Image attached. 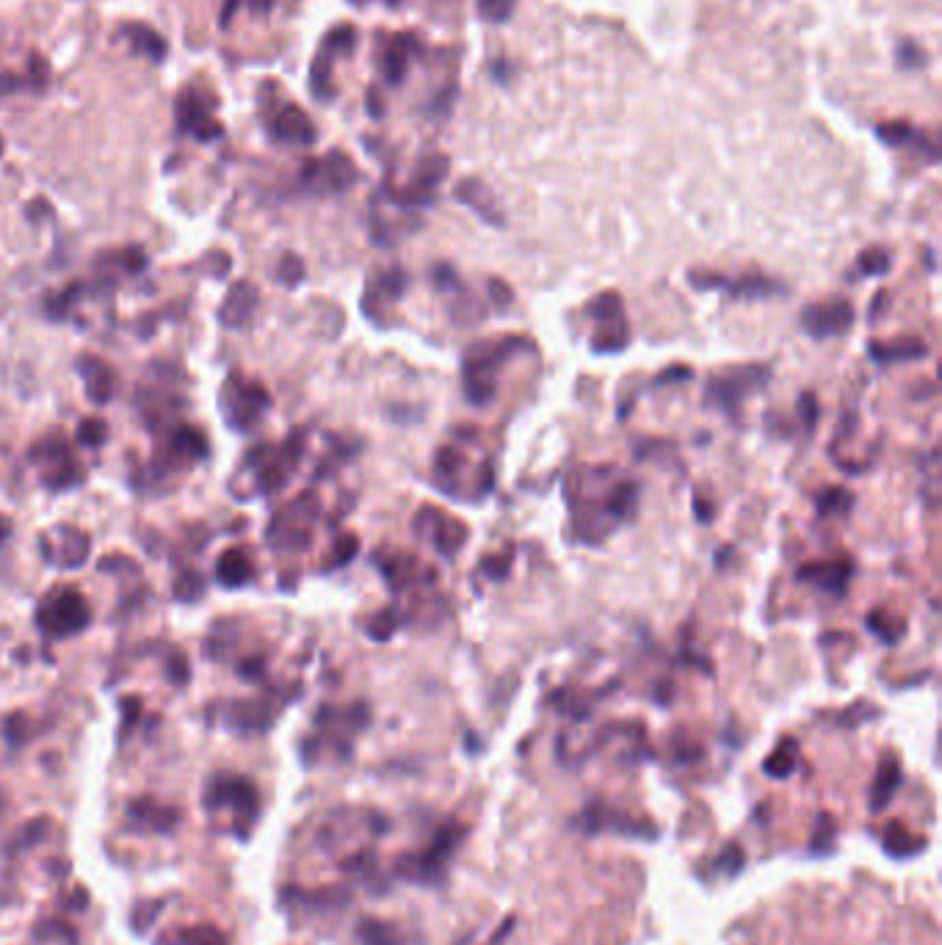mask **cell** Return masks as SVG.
I'll use <instances>...</instances> for the list:
<instances>
[{"label": "cell", "mask_w": 942, "mask_h": 945, "mask_svg": "<svg viewBox=\"0 0 942 945\" xmlns=\"http://www.w3.org/2000/svg\"><path fill=\"white\" fill-rule=\"evenodd\" d=\"M89 537L75 525H56L53 531L42 534V553L50 564L64 570H78L89 559Z\"/></svg>", "instance_id": "4fadbf2b"}, {"label": "cell", "mask_w": 942, "mask_h": 945, "mask_svg": "<svg viewBox=\"0 0 942 945\" xmlns=\"http://www.w3.org/2000/svg\"><path fill=\"white\" fill-rule=\"evenodd\" d=\"M357 183V166L346 152L332 150L324 158L307 161L302 169V186L310 194H340Z\"/></svg>", "instance_id": "ba28073f"}, {"label": "cell", "mask_w": 942, "mask_h": 945, "mask_svg": "<svg viewBox=\"0 0 942 945\" xmlns=\"http://www.w3.org/2000/svg\"><path fill=\"white\" fill-rule=\"evenodd\" d=\"M851 506H854L851 495L846 490H840V487L824 490L818 495V512L824 514V517H829V514H838V517L840 514H849Z\"/></svg>", "instance_id": "f1b7e54d"}, {"label": "cell", "mask_w": 942, "mask_h": 945, "mask_svg": "<svg viewBox=\"0 0 942 945\" xmlns=\"http://www.w3.org/2000/svg\"><path fill=\"white\" fill-rule=\"evenodd\" d=\"M9 534H12V523H9V517L0 514V542L9 537Z\"/></svg>", "instance_id": "bcb514c9"}, {"label": "cell", "mask_w": 942, "mask_h": 945, "mask_svg": "<svg viewBox=\"0 0 942 945\" xmlns=\"http://www.w3.org/2000/svg\"><path fill=\"white\" fill-rule=\"evenodd\" d=\"M868 354H871L879 365H893V362L920 360V357L929 354V349H926V343H920L918 338L871 340V343H868Z\"/></svg>", "instance_id": "ffe728a7"}, {"label": "cell", "mask_w": 942, "mask_h": 945, "mask_svg": "<svg viewBox=\"0 0 942 945\" xmlns=\"http://www.w3.org/2000/svg\"><path fill=\"white\" fill-rule=\"evenodd\" d=\"M302 277H304V269H302V263H299V257H293V255L285 257V260H282V269H280V280L285 282V285H296Z\"/></svg>", "instance_id": "ab89813d"}, {"label": "cell", "mask_w": 942, "mask_h": 945, "mask_svg": "<svg viewBox=\"0 0 942 945\" xmlns=\"http://www.w3.org/2000/svg\"><path fill=\"white\" fill-rule=\"evenodd\" d=\"M271 722H274V711L268 708L266 702L238 700L224 705V724H227V730H233L238 735L266 733Z\"/></svg>", "instance_id": "9a60e30c"}, {"label": "cell", "mask_w": 942, "mask_h": 945, "mask_svg": "<svg viewBox=\"0 0 942 945\" xmlns=\"http://www.w3.org/2000/svg\"><path fill=\"white\" fill-rule=\"evenodd\" d=\"M898 780H901V771H898V766L893 763V760H887L882 774H879V785L873 788V807H884V802L890 799V794H893V788L898 785Z\"/></svg>", "instance_id": "f546056e"}, {"label": "cell", "mask_w": 942, "mask_h": 945, "mask_svg": "<svg viewBox=\"0 0 942 945\" xmlns=\"http://www.w3.org/2000/svg\"><path fill=\"white\" fill-rule=\"evenodd\" d=\"M0 152H3V139H0Z\"/></svg>", "instance_id": "7dc6e473"}, {"label": "cell", "mask_w": 942, "mask_h": 945, "mask_svg": "<svg viewBox=\"0 0 942 945\" xmlns=\"http://www.w3.org/2000/svg\"><path fill=\"white\" fill-rule=\"evenodd\" d=\"M47 829H50V821H47V818L39 816V818H34V821H28L25 827H20L17 832H14V840L9 849H12V852L34 849L36 843H42V840H45Z\"/></svg>", "instance_id": "4316f807"}, {"label": "cell", "mask_w": 942, "mask_h": 945, "mask_svg": "<svg viewBox=\"0 0 942 945\" xmlns=\"http://www.w3.org/2000/svg\"><path fill=\"white\" fill-rule=\"evenodd\" d=\"M456 199H462L465 205L481 213L489 224H501L503 216L498 205H495V199L489 194V188L484 183H478V180H462L459 186H456Z\"/></svg>", "instance_id": "603a6c76"}, {"label": "cell", "mask_w": 942, "mask_h": 945, "mask_svg": "<svg viewBox=\"0 0 942 945\" xmlns=\"http://www.w3.org/2000/svg\"><path fill=\"white\" fill-rule=\"evenodd\" d=\"M396 628H398V614L393 611V608H384V611H379V614L371 619L368 633H371L376 642H387V639L396 633Z\"/></svg>", "instance_id": "1f68e13d"}, {"label": "cell", "mask_w": 942, "mask_h": 945, "mask_svg": "<svg viewBox=\"0 0 942 945\" xmlns=\"http://www.w3.org/2000/svg\"><path fill=\"white\" fill-rule=\"evenodd\" d=\"M268 133L271 139L291 147H310L318 139L313 119L304 114L299 105H282L280 111H274L268 119Z\"/></svg>", "instance_id": "5bb4252c"}, {"label": "cell", "mask_w": 942, "mask_h": 945, "mask_svg": "<svg viewBox=\"0 0 942 945\" xmlns=\"http://www.w3.org/2000/svg\"><path fill=\"white\" fill-rule=\"evenodd\" d=\"M768 376L771 371L766 365H738V368L716 371L708 379V404L724 412H735L746 396L766 387Z\"/></svg>", "instance_id": "8992f818"}, {"label": "cell", "mask_w": 942, "mask_h": 945, "mask_svg": "<svg viewBox=\"0 0 942 945\" xmlns=\"http://www.w3.org/2000/svg\"><path fill=\"white\" fill-rule=\"evenodd\" d=\"M158 910H161V904H150V910H144V912L136 910V912H133V929H139V932H144V929L150 926L152 918L158 915Z\"/></svg>", "instance_id": "60d3db41"}, {"label": "cell", "mask_w": 942, "mask_h": 945, "mask_svg": "<svg viewBox=\"0 0 942 945\" xmlns=\"http://www.w3.org/2000/svg\"><path fill=\"white\" fill-rule=\"evenodd\" d=\"M31 462L39 467L42 479L50 490H70L83 481V467L75 459L72 448L61 437L50 434L31 448Z\"/></svg>", "instance_id": "52a82bcc"}, {"label": "cell", "mask_w": 942, "mask_h": 945, "mask_svg": "<svg viewBox=\"0 0 942 945\" xmlns=\"http://www.w3.org/2000/svg\"><path fill=\"white\" fill-rule=\"evenodd\" d=\"M589 315L597 321V332H594L592 343L594 351L611 354V351H622L628 346L630 327L617 293H603L600 299H594L589 304Z\"/></svg>", "instance_id": "9c48e42d"}, {"label": "cell", "mask_w": 942, "mask_h": 945, "mask_svg": "<svg viewBox=\"0 0 942 945\" xmlns=\"http://www.w3.org/2000/svg\"><path fill=\"white\" fill-rule=\"evenodd\" d=\"M523 338H492L489 343L473 346L465 354V393L467 398L484 407L495 396V371L503 360H509L514 351L523 349Z\"/></svg>", "instance_id": "6da1fadb"}, {"label": "cell", "mask_w": 942, "mask_h": 945, "mask_svg": "<svg viewBox=\"0 0 942 945\" xmlns=\"http://www.w3.org/2000/svg\"><path fill=\"white\" fill-rule=\"evenodd\" d=\"M802 329L813 340L824 338H840L846 335L854 324V307L846 299H835V302H821V304H807L799 318Z\"/></svg>", "instance_id": "7c38bea8"}, {"label": "cell", "mask_w": 942, "mask_h": 945, "mask_svg": "<svg viewBox=\"0 0 942 945\" xmlns=\"http://www.w3.org/2000/svg\"><path fill=\"white\" fill-rule=\"evenodd\" d=\"M175 595L180 597V600H186V603H194V600L205 595V578H202L199 572H183V575L177 578Z\"/></svg>", "instance_id": "836d02e7"}, {"label": "cell", "mask_w": 942, "mask_h": 945, "mask_svg": "<svg viewBox=\"0 0 942 945\" xmlns=\"http://www.w3.org/2000/svg\"><path fill=\"white\" fill-rule=\"evenodd\" d=\"M854 567L851 564H840V561H818V564H807L799 570V581H810L818 589H824L826 595H843Z\"/></svg>", "instance_id": "2e32d148"}, {"label": "cell", "mask_w": 942, "mask_h": 945, "mask_svg": "<svg viewBox=\"0 0 942 945\" xmlns=\"http://www.w3.org/2000/svg\"><path fill=\"white\" fill-rule=\"evenodd\" d=\"M876 133H879V139H882L884 144H890V147L907 144V141L915 136V130H912L909 122H884V125L876 128Z\"/></svg>", "instance_id": "d590c367"}, {"label": "cell", "mask_w": 942, "mask_h": 945, "mask_svg": "<svg viewBox=\"0 0 942 945\" xmlns=\"http://www.w3.org/2000/svg\"><path fill=\"white\" fill-rule=\"evenodd\" d=\"M125 36L130 39V45H133L136 53L147 56V59L155 61V64L166 59V42H163V36L158 34L155 28H150V25H125Z\"/></svg>", "instance_id": "cb8c5ba5"}, {"label": "cell", "mask_w": 942, "mask_h": 945, "mask_svg": "<svg viewBox=\"0 0 942 945\" xmlns=\"http://www.w3.org/2000/svg\"><path fill=\"white\" fill-rule=\"evenodd\" d=\"M78 374L83 376V382H86V393H89V398H92L94 404H105L108 398L114 396V382H117V374H114V371H111L103 360L83 354L81 360H78Z\"/></svg>", "instance_id": "d6986e66"}, {"label": "cell", "mask_w": 942, "mask_h": 945, "mask_svg": "<svg viewBox=\"0 0 942 945\" xmlns=\"http://www.w3.org/2000/svg\"><path fill=\"white\" fill-rule=\"evenodd\" d=\"M357 937L362 945H407V940L382 921H373V918H362L357 926Z\"/></svg>", "instance_id": "484cf974"}, {"label": "cell", "mask_w": 942, "mask_h": 945, "mask_svg": "<svg viewBox=\"0 0 942 945\" xmlns=\"http://www.w3.org/2000/svg\"><path fill=\"white\" fill-rule=\"evenodd\" d=\"M36 622L50 639H67L81 633L92 622V608L78 589L61 586L42 597V603L36 608Z\"/></svg>", "instance_id": "3957f363"}, {"label": "cell", "mask_w": 942, "mask_h": 945, "mask_svg": "<svg viewBox=\"0 0 942 945\" xmlns=\"http://www.w3.org/2000/svg\"><path fill=\"white\" fill-rule=\"evenodd\" d=\"M318 512H321V503L313 492H304L296 501L282 506L266 528L268 545L274 550H304L313 539V525Z\"/></svg>", "instance_id": "5b68a950"}, {"label": "cell", "mask_w": 942, "mask_h": 945, "mask_svg": "<svg viewBox=\"0 0 942 945\" xmlns=\"http://www.w3.org/2000/svg\"><path fill=\"white\" fill-rule=\"evenodd\" d=\"M221 418L233 432H249L266 418L271 407V396L263 385L249 382L244 376L233 374L221 385Z\"/></svg>", "instance_id": "277c9868"}, {"label": "cell", "mask_w": 942, "mask_h": 945, "mask_svg": "<svg viewBox=\"0 0 942 945\" xmlns=\"http://www.w3.org/2000/svg\"><path fill=\"white\" fill-rule=\"evenodd\" d=\"M274 6V0H249V9L255 14H268Z\"/></svg>", "instance_id": "ee69618b"}, {"label": "cell", "mask_w": 942, "mask_h": 945, "mask_svg": "<svg viewBox=\"0 0 942 945\" xmlns=\"http://www.w3.org/2000/svg\"><path fill=\"white\" fill-rule=\"evenodd\" d=\"M793 758H796V749L793 744H782L766 763L768 774H774V777H785V774H791L793 769Z\"/></svg>", "instance_id": "8d00e7d4"}, {"label": "cell", "mask_w": 942, "mask_h": 945, "mask_svg": "<svg viewBox=\"0 0 942 945\" xmlns=\"http://www.w3.org/2000/svg\"><path fill=\"white\" fill-rule=\"evenodd\" d=\"M177 943L180 945H227L224 934L213 926V923H197V926H188L177 934Z\"/></svg>", "instance_id": "83f0119b"}, {"label": "cell", "mask_w": 942, "mask_h": 945, "mask_svg": "<svg viewBox=\"0 0 942 945\" xmlns=\"http://www.w3.org/2000/svg\"><path fill=\"white\" fill-rule=\"evenodd\" d=\"M429 537H431V545L440 550L442 556H454L456 550H462V545H465L467 528L462 523L451 520L448 514L434 512Z\"/></svg>", "instance_id": "44dd1931"}, {"label": "cell", "mask_w": 942, "mask_h": 945, "mask_svg": "<svg viewBox=\"0 0 942 945\" xmlns=\"http://www.w3.org/2000/svg\"><path fill=\"white\" fill-rule=\"evenodd\" d=\"M177 128L205 144L224 136V125L213 117V103H208L197 89H188L177 97Z\"/></svg>", "instance_id": "8fae6325"}, {"label": "cell", "mask_w": 942, "mask_h": 945, "mask_svg": "<svg viewBox=\"0 0 942 945\" xmlns=\"http://www.w3.org/2000/svg\"><path fill=\"white\" fill-rule=\"evenodd\" d=\"M128 818L133 827L144 829V832H169V829H175L180 813L175 807L158 805L155 799H136V802H130Z\"/></svg>", "instance_id": "e0dca14e"}, {"label": "cell", "mask_w": 942, "mask_h": 945, "mask_svg": "<svg viewBox=\"0 0 942 945\" xmlns=\"http://www.w3.org/2000/svg\"><path fill=\"white\" fill-rule=\"evenodd\" d=\"M216 575H219L221 586H244L246 581H252L255 567L252 559L246 556L241 548H230L221 553L219 564H216Z\"/></svg>", "instance_id": "7402d4cb"}, {"label": "cell", "mask_w": 942, "mask_h": 945, "mask_svg": "<svg viewBox=\"0 0 942 945\" xmlns=\"http://www.w3.org/2000/svg\"><path fill=\"white\" fill-rule=\"evenodd\" d=\"M105 437H108V429H105V420L100 418H86L78 429V440L83 445H92V448L103 445Z\"/></svg>", "instance_id": "74e56055"}, {"label": "cell", "mask_w": 942, "mask_h": 945, "mask_svg": "<svg viewBox=\"0 0 942 945\" xmlns=\"http://www.w3.org/2000/svg\"><path fill=\"white\" fill-rule=\"evenodd\" d=\"M409 39H412V36H396V39L387 45V50H384L382 70H384L387 83H393V86H398V83L407 78Z\"/></svg>", "instance_id": "d4e9b609"}, {"label": "cell", "mask_w": 942, "mask_h": 945, "mask_svg": "<svg viewBox=\"0 0 942 945\" xmlns=\"http://www.w3.org/2000/svg\"><path fill=\"white\" fill-rule=\"evenodd\" d=\"M517 0H478V14L487 23H506L514 12Z\"/></svg>", "instance_id": "d6a6232c"}, {"label": "cell", "mask_w": 942, "mask_h": 945, "mask_svg": "<svg viewBox=\"0 0 942 945\" xmlns=\"http://www.w3.org/2000/svg\"><path fill=\"white\" fill-rule=\"evenodd\" d=\"M205 805L210 810L230 807L235 813V829L241 838L249 835V829L260 816V794H257L255 782L249 777H241V774H230V771H221L216 777H210L208 788H205Z\"/></svg>", "instance_id": "7a4b0ae2"}, {"label": "cell", "mask_w": 942, "mask_h": 945, "mask_svg": "<svg viewBox=\"0 0 942 945\" xmlns=\"http://www.w3.org/2000/svg\"><path fill=\"white\" fill-rule=\"evenodd\" d=\"M238 3H241V0H227V6L221 9V25H230L235 9H238Z\"/></svg>", "instance_id": "7bdbcfd3"}, {"label": "cell", "mask_w": 942, "mask_h": 945, "mask_svg": "<svg viewBox=\"0 0 942 945\" xmlns=\"http://www.w3.org/2000/svg\"><path fill=\"white\" fill-rule=\"evenodd\" d=\"M368 103H371L373 117H382V100L376 97V92H368Z\"/></svg>", "instance_id": "f6af8a7d"}, {"label": "cell", "mask_w": 942, "mask_h": 945, "mask_svg": "<svg viewBox=\"0 0 942 945\" xmlns=\"http://www.w3.org/2000/svg\"><path fill=\"white\" fill-rule=\"evenodd\" d=\"M802 415H804V420H807V426L813 429V426H815V398L807 396V393L802 396Z\"/></svg>", "instance_id": "b9f144b4"}, {"label": "cell", "mask_w": 942, "mask_h": 945, "mask_svg": "<svg viewBox=\"0 0 942 945\" xmlns=\"http://www.w3.org/2000/svg\"><path fill=\"white\" fill-rule=\"evenodd\" d=\"M354 42H357V31H354L351 25H338L335 31L326 34L324 50L326 53H332V56H340V53H351V50H354Z\"/></svg>", "instance_id": "4dcf8cb0"}, {"label": "cell", "mask_w": 942, "mask_h": 945, "mask_svg": "<svg viewBox=\"0 0 942 945\" xmlns=\"http://www.w3.org/2000/svg\"><path fill=\"white\" fill-rule=\"evenodd\" d=\"M896 59L901 67H923V61H926V53L920 50L918 45H912V42H904V45L898 47Z\"/></svg>", "instance_id": "f35d334b"}, {"label": "cell", "mask_w": 942, "mask_h": 945, "mask_svg": "<svg viewBox=\"0 0 942 945\" xmlns=\"http://www.w3.org/2000/svg\"><path fill=\"white\" fill-rule=\"evenodd\" d=\"M860 271L862 277L887 274V271H890V255H887L884 249H865L860 255Z\"/></svg>", "instance_id": "e575fe53"}, {"label": "cell", "mask_w": 942, "mask_h": 945, "mask_svg": "<svg viewBox=\"0 0 942 945\" xmlns=\"http://www.w3.org/2000/svg\"><path fill=\"white\" fill-rule=\"evenodd\" d=\"M208 456V440L205 434L194 429V426H177L175 432L166 437V443L155 456V470L161 476L177 473V470H186L199 459Z\"/></svg>", "instance_id": "30bf717a"}, {"label": "cell", "mask_w": 942, "mask_h": 945, "mask_svg": "<svg viewBox=\"0 0 942 945\" xmlns=\"http://www.w3.org/2000/svg\"><path fill=\"white\" fill-rule=\"evenodd\" d=\"M257 307V288L252 282H235L227 299L221 304L219 318L224 327H244L246 321L252 318Z\"/></svg>", "instance_id": "ac0fdd59"}]
</instances>
